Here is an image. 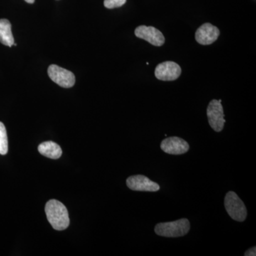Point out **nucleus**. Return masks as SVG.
I'll return each instance as SVG.
<instances>
[{
  "mask_svg": "<svg viewBox=\"0 0 256 256\" xmlns=\"http://www.w3.org/2000/svg\"><path fill=\"white\" fill-rule=\"evenodd\" d=\"M45 212L47 220L55 230H63L68 228L70 224L68 212L62 202L50 200L46 203Z\"/></svg>",
  "mask_w": 256,
  "mask_h": 256,
  "instance_id": "nucleus-1",
  "label": "nucleus"
},
{
  "mask_svg": "<svg viewBox=\"0 0 256 256\" xmlns=\"http://www.w3.org/2000/svg\"><path fill=\"white\" fill-rule=\"evenodd\" d=\"M181 73V67L173 62H165L160 64L154 72L156 78L164 82L176 80Z\"/></svg>",
  "mask_w": 256,
  "mask_h": 256,
  "instance_id": "nucleus-7",
  "label": "nucleus"
},
{
  "mask_svg": "<svg viewBox=\"0 0 256 256\" xmlns=\"http://www.w3.org/2000/svg\"><path fill=\"white\" fill-rule=\"evenodd\" d=\"M190 230V223L188 218H182L175 222L156 224L154 232L160 236L178 238L184 236Z\"/></svg>",
  "mask_w": 256,
  "mask_h": 256,
  "instance_id": "nucleus-2",
  "label": "nucleus"
},
{
  "mask_svg": "<svg viewBox=\"0 0 256 256\" xmlns=\"http://www.w3.org/2000/svg\"><path fill=\"white\" fill-rule=\"evenodd\" d=\"M245 256H256V248L252 247V248L248 249L244 254Z\"/></svg>",
  "mask_w": 256,
  "mask_h": 256,
  "instance_id": "nucleus-15",
  "label": "nucleus"
},
{
  "mask_svg": "<svg viewBox=\"0 0 256 256\" xmlns=\"http://www.w3.org/2000/svg\"><path fill=\"white\" fill-rule=\"evenodd\" d=\"M128 188L133 191L138 192H158L160 186L158 183L152 181L144 175H134L130 176L126 180Z\"/></svg>",
  "mask_w": 256,
  "mask_h": 256,
  "instance_id": "nucleus-6",
  "label": "nucleus"
},
{
  "mask_svg": "<svg viewBox=\"0 0 256 256\" xmlns=\"http://www.w3.org/2000/svg\"><path fill=\"white\" fill-rule=\"evenodd\" d=\"M220 34V31L216 26L212 24H202L195 34V38L202 45H210L216 41Z\"/></svg>",
  "mask_w": 256,
  "mask_h": 256,
  "instance_id": "nucleus-10",
  "label": "nucleus"
},
{
  "mask_svg": "<svg viewBox=\"0 0 256 256\" xmlns=\"http://www.w3.org/2000/svg\"><path fill=\"white\" fill-rule=\"evenodd\" d=\"M127 0H104V6L108 9L120 8L126 4Z\"/></svg>",
  "mask_w": 256,
  "mask_h": 256,
  "instance_id": "nucleus-14",
  "label": "nucleus"
},
{
  "mask_svg": "<svg viewBox=\"0 0 256 256\" xmlns=\"http://www.w3.org/2000/svg\"><path fill=\"white\" fill-rule=\"evenodd\" d=\"M8 152V140L6 128L2 122H0V154L5 156Z\"/></svg>",
  "mask_w": 256,
  "mask_h": 256,
  "instance_id": "nucleus-13",
  "label": "nucleus"
},
{
  "mask_svg": "<svg viewBox=\"0 0 256 256\" xmlns=\"http://www.w3.org/2000/svg\"><path fill=\"white\" fill-rule=\"evenodd\" d=\"M38 150L42 156L56 160L60 158L62 154V150L58 144L52 141H48L40 144L38 146Z\"/></svg>",
  "mask_w": 256,
  "mask_h": 256,
  "instance_id": "nucleus-11",
  "label": "nucleus"
},
{
  "mask_svg": "<svg viewBox=\"0 0 256 256\" xmlns=\"http://www.w3.org/2000/svg\"><path fill=\"white\" fill-rule=\"evenodd\" d=\"M208 124L216 132H220L223 130L226 120L224 118L223 106L222 100H212L208 104L206 110Z\"/></svg>",
  "mask_w": 256,
  "mask_h": 256,
  "instance_id": "nucleus-4",
  "label": "nucleus"
},
{
  "mask_svg": "<svg viewBox=\"0 0 256 256\" xmlns=\"http://www.w3.org/2000/svg\"><path fill=\"white\" fill-rule=\"evenodd\" d=\"M26 2L28 3V4H33L35 0H25Z\"/></svg>",
  "mask_w": 256,
  "mask_h": 256,
  "instance_id": "nucleus-16",
  "label": "nucleus"
},
{
  "mask_svg": "<svg viewBox=\"0 0 256 256\" xmlns=\"http://www.w3.org/2000/svg\"><path fill=\"white\" fill-rule=\"evenodd\" d=\"M48 74L50 78L60 86L68 88L75 84V76L72 72L54 64L48 67Z\"/></svg>",
  "mask_w": 256,
  "mask_h": 256,
  "instance_id": "nucleus-5",
  "label": "nucleus"
},
{
  "mask_svg": "<svg viewBox=\"0 0 256 256\" xmlns=\"http://www.w3.org/2000/svg\"><path fill=\"white\" fill-rule=\"evenodd\" d=\"M134 34L138 38H142L154 46H161L164 44V35L160 30L153 26H146L144 25L138 26L136 28Z\"/></svg>",
  "mask_w": 256,
  "mask_h": 256,
  "instance_id": "nucleus-8",
  "label": "nucleus"
},
{
  "mask_svg": "<svg viewBox=\"0 0 256 256\" xmlns=\"http://www.w3.org/2000/svg\"><path fill=\"white\" fill-rule=\"evenodd\" d=\"M0 43L10 47L14 44L11 24L5 18L0 20Z\"/></svg>",
  "mask_w": 256,
  "mask_h": 256,
  "instance_id": "nucleus-12",
  "label": "nucleus"
},
{
  "mask_svg": "<svg viewBox=\"0 0 256 256\" xmlns=\"http://www.w3.org/2000/svg\"><path fill=\"white\" fill-rule=\"evenodd\" d=\"M160 146L165 153L174 156L184 154L190 150L188 142L178 137H170L163 140Z\"/></svg>",
  "mask_w": 256,
  "mask_h": 256,
  "instance_id": "nucleus-9",
  "label": "nucleus"
},
{
  "mask_svg": "<svg viewBox=\"0 0 256 256\" xmlns=\"http://www.w3.org/2000/svg\"><path fill=\"white\" fill-rule=\"evenodd\" d=\"M224 206L230 218L242 222L247 217V210L242 200L234 192H228L224 200Z\"/></svg>",
  "mask_w": 256,
  "mask_h": 256,
  "instance_id": "nucleus-3",
  "label": "nucleus"
}]
</instances>
